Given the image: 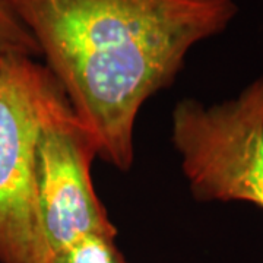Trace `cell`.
I'll return each instance as SVG.
<instances>
[{"label":"cell","instance_id":"4","mask_svg":"<svg viewBox=\"0 0 263 263\" xmlns=\"http://www.w3.org/2000/svg\"><path fill=\"white\" fill-rule=\"evenodd\" d=\"M94 141L78 120L62 88L48 103L37 146L40 254L46 263L92 234H116L92 181Z\"/></svg>","mask_w":263,"mask_h":263},{"label":"cell","instance_id":"2","mask_svg":"<svg viewBox=\"0 0 263 263\" xmlns=\"http://www.w3.org/2000/svg\"><path fill=\"white\" fill-rule=\"evenodd\" d=\"M170 138L196 200L263 211V75L222 103L179 101Z\"/></svg>","mask_w":263,"mask_h":263},{"label":"cell","instance_id":"1","mask_svg":"<svg viewBox=\"0 0 263 263\" xmlns=\"http://www.w3.org/2000/svg\"><path fill=\"white\" fill-rule=\"evenodd\" d=\"M34 38L97 155L135 160L142 105L177 78L199 43L224 32L237 0H8Z\"/></svg>","mask_w":263,"mask_h":263},{"label":"cell","instance_id":"6","mask_svg":"<svg viewBox=\"0 0 263 263\" xmlns=\"http://www.w3.org/2000/svg\"><path fill=\"white\" fill-rule=\"evenodd\" d=\"M0 54L40 57L34 38L16 18L8 0H0Z\"/></svg>","mask_w":263,"mask_h":263},{"label":"cell","instance_id":"7","mask_svg":"<svg viewBox=\"0 0 263 263\" xmlns=\"http://www.w3.org/2000/svg\"><path fill=\"white\" fill-rule=\"evenodd\" d=\"M2 59H3V56L0 54V66H2Z\"/></svg>","mask_w":263,"mask_h":263},{"label":"cell","instance_id":"5","mask_svg":"<svg viewBox=\"0 0 263 263\" xmlns=\"http://www.w3.org/2000/svg\"><path fill=\"white\" fill-rule=\"evenodd\" d=\"M116 234H92L50 257L46 263H127Z\"/></svg>","mask_w":263,"mask_h":263},{"label":"cell","instance_id":"3","mask_svg":"<svg viewBox=\"0 0 263 263\" xmlns=\"http://www.w3.org/2000/svg\"><path fill=\"white\" fill-rule=\"evenodd\" d=\"M60 89L35 57L0 66V263H37V146L48 103Z\"/></svg>","mask_w":263,"mask_h":263}]
</instances>
